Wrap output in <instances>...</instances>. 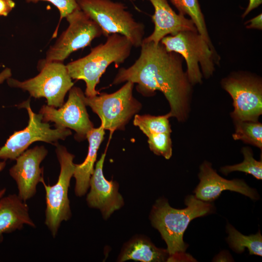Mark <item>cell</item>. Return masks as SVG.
<instances>
[{
  "instance_id": "obj_1",
  "label": "cell",
  "mask_w": 262,
  "mask_h": 262,
  "mask_svg": "<svg viewBox=\"0 0 262 262\" xmlns=\"http://www.w3.org/2000/svg\"><path fill=\"white\" fill-rule=\"evenodd\" d=\"M140 54L134 64L128 68L121 67L115 75L113 84L130 81L136 83V89L146 97L161 92L168 101L170 117L179 121L188 116L192 84L182 67V57L168 51L160 42H143Z\"/></svg>"
},
{
  "instance_id": "obj_2",
  "label": "cell",
  "mask_w": 262,
  "mask_h": 262,
  "mask_svg": "<svg viewBox=\"0 0 262 262\" xmlns=\"http://www.w3.org/2000/svg\"><path fill=\"white\" fill-rule=\"evenodd\" d=\"M132 47L126 36L111 34L104 43L92 49L87 55L67 64L68 73L72 79L85 82L86 97L99 95L96 88L107 68L112 63L116 67L123 63L130 55Z\"/></svg>"
},
{
  "instance_id": "obj_3",
  "label": "cell",
  "mask_w": 262,
  "mask_h": 262,
  "mask_svg": "<svg viewBox=\"0 0 262 262\" xmlns=\"http://www.w3.org/2000/svg\"><path fill=\"white\" fill-rule=\"evenodd\" d=\"M185 203L187 207L177 209L171 207L165 198H161L156 201L150 213L151 224L165 242L169 256L185 251L187 245L183 237L190 222L213 210L210 202L203 201L193 195L187 196Z\"/></svg>"
},
{
  "instance_id": "obj_4",
  "label": "cell",
  "mask_w": 262,
  "mask_h": 262,
  "mask_svg": "<svg viewBox=\"0 0 262 262\" xmlns=\"http://www.w3.org/2000/svg\"><path fill=\"white\" fill-rule=\"evenodd\" d=\"M160 42L167 51L176 52L184 59L186 72L192 85L201 83L203 75L205 78L210 77L219 60L212 44L198 32H180L164 37Z\"/></svg>"
},
{
  "instance_id": "obj_5",
  "label": "cell",
  "mask_w": 262,
  "mask_h": 262,
  "mask_svg": "<svg viewBox=\"0 0 262 262\" xmlns=\"http://www.w3.org/2000/svg\"><path fill=\"white\" fill-rule=\"evenodd\" d=\"M80 8L101 28L105 37L113 33L126 36L133 47H140L145 26L126 10V5L111 0H77Z\"/></svg>"
},
{
  "instance_id": "obj_6",
  "label": "cell",
  "mask_w": 262,
  "mask_h": 262,
  "mask_svg": "<svg viewBox=\"0 0 262 262\" xmlns=\"http://www.w3.org/2000/svg\"><path fill=\"white\" fill-rule=\"evenodd\" d=\"M56 147L55 152L60 166L58 180L52 185L47 184L44 180L42 181L46 192L45 224L54 238L61 223L71 217L68 192L75 167L73 163L74 155L64 146L58 144Z\"/></svg>"
},
{
  "instance_id": "obj_7",
  "label": "cell",
  "mask_w": 262,
  "mask_h": 262,
  "mask_svg": "<svg viewBox=\"0 0 262 262\" xmlns=\"http://www.w3.org/2000/svg\"><path fill=\"white\" fill-rule=\"evenodd\" d=\"M134 83L127 81L119 89L111 93L84 97L86 106H89L101 120L104 129L110 131V139L115 131L123 130L142 105L132 95Z\"/></svg>"
},
{
  "instance_id": "obj_8",
  "label": "cell",
  "mask_w": 262,
  "mask_h": 262,
  "mask_svg": "<svg viewBox=\"0 0 262 262\" xmlns=\"http://www.w3.org/2000/svg\"><path fill=\"white\" fill-rule=\"evenodd\" d=\"M38 66L40 73L35 77L22 82L9 78L8 85L27 91L34 98H45L48 106L61 107L74 85L66 65L60 61L40 62Z\"/></svg>"
},
{
  "instance_id": "obj_9",
  "label": "cell",
  "mask_w": 262,
  "mask_h": 262,
  "mask_svg": "<svg viewBox=\"0 0 262 262\" xmlns=\"http://www.w3.org/2000/svg\"><path fill=\"white\" fill-rule=\"evenodd\" d=\"M30 101L28 99L19 105L27 111L29 117L28 126L23 130L15 131L9 137L0 148V159L16 160L35 142L43 141L56 146L58 140H64L72 134L69 129H51L49 123L43 121L41 114H35L32 110Z\"/></svg>"
},
{
  "instance_id": "obj_10",
  "label": "cell",
  "mask_w": 262,
  "mask_h": 262,
  "mask_svg": "<svg viewBox=\"0 0 262 262\" xmlns=\"http://www.w3.org/2000/svg\"><path fill=\"white\" fill-rule=\"evenodd\" d=\"M66 18L68 28L49 48L46 58L41 62H63L71 53L89 46L93 39L102 35L99 26L80 8Z\"/></svg>"
},
{
  "instance_id": "obj_11",
  "label": "cell",
  "mask_w": 262,
  "mask_h": 262,
  "mask_svg": "<svg viewBox=\"0 0 262 262\" xmlns=\"http://www.w3.org/2000/svg\"><path fill=\"white\" fill-rule=\"evenodd\" d=\"M223 88L233 100L231 116L235 122L258 121L262 114V83L260 78L235 73L222 81Z\"/></svg>"
},
{
  "instance_id": "obj_12",
  "label": "cell",
  "mask_w": 262,
  "mask_h": 262,
  "mask_svg": "<svg viewBox=\"0 0 262 262\" xmlns=\"http://www.w3.org/2000/svg\"><path fill=\"white\" fill-rule=\"evenodd\" d=\"M69 91L66 102L59 109L45 105L39 113L42 115L43 121L54 122L56 128L72 129L76 132V139H84L94 128L86 111L85 96L78 87L73 86Z\"/></svg>"
},
{
  "instance_id": "obj_13",
  "label": "cell",
  "mask_w": 262,
  "mask_h": 262,
  "mask_svg": "<svg viewBox=\"0 0 262 262\" xmlns=\"http://www.w3.org/2000/svg\"><path fill=\"white\" fill-rule=\"evenodd\" d=\"M48 153L43 146L26 150L16 159V164L9 170L10 175L16 183L17 195L24 201L34 196L38 184L44 180L43 168L40 165Z\"/></svg>"
},
{
  "instance_id": "obj_14",
  "label": "cell",
  "mask_w": 262,
  "mask_h": 262,
  "mask_svg": "<svg viewBox=\"0 0 262 262\" xmlns=\"http://www.w3.org/2000/svg\"><path fill=\"white\" fill-rule=\"evenodd\" d=\"M106 151L97 162L89 181L90 190L86 197L89 207L99 209L104 219H108L113 212L124 205V200L118 193V184L107 180L103 173Z\"/></svg>"
},
{
  "instance_id": "obj_15",
  "label": "cell",
  "mask_w": 262,
  "mask_h": 262,
  "mask_svg": "<svg viewBox=\"0 0 262 262\" xmlns=\"http://www.w3.org/2000/svg\"><path fill=\"white\" fill-rule=\"evenodd\" d=\"M200 182L194 191L196 197L204 202H211L218 197L225 190L241 193L252 199L258 197L257 191L242 180H226L213 169L211 163L205 161L200 166Z\"/></svg>"
},
{
  "instance_id": "obj_16",
  "label": "cell",
  "mask_w": 262,
  "mask_h": 262,
  "mask_svg": "<svg viewBox=\"0 0 262 262\" xmlns=\"http://www.w3.org/2000/svg\"><path fill=\"white\" fill-rule=\"evenodd\" d=\"M148 0L154 9V14L151 16L154 29L150 35L144 38L143 42H152L158 44L163 38L168 34L173 35L186 31L197 32L193 21L186 18L181 14H177L167 0Z\"/></svg>"
},
{
  "instance_id": "obj_17",
  "label": "cell",
  "mask_w": 262,
  "mask_h": 262,
  "mask_svg": "<svg viewBox=\"0 0 262 262\" xmlns=\"http://www.w3.org/2000/svg\"><path fill=\"white\" fill-rule=\"evenodd\" d=\"M25 225L36 227L26 201L16 194L2 196L0 199V237L3 233L22 229Z\"/></svg>"
},
{
  "instance_id": "obj_18",
  "label": "cell",
  "mask_w": 262,
  "mask_h": 262,
  "mask_svg": "<svg viewBox=\"0 0 262 262\" xmlns=\"http://www.w3.org/2000/svg\"><path fill=\"white\" fill-rule=\"evenodd\" d=\"M105 130L100 125L93 128L86 135L89 142L87 156L81 164H75L73 177L75 179V193L78 196L84 195L89 188V181L94 170V164L97 159V152L104 139Z\"/></svg>"
},
{
  "instance_id": "obj_19",
  "label": "cell",
  "mask_w": 262,
  "mask_h": 262,
  "mask_svg": "<svg viewBox=\"0 0 262 262\" xmlns=\"http://www.w3.org/2000/svg\"><path fill=\"white\" fill-rule=\"evenodd\" d=\"M167 249L157 247L147 238L137 236L125 244L118 257V262L134 260L143 262L167 261Z\"/></svg>"
},
{
  "instance_id": "obj_20",
  "label": "cell",
  "mask_w": 262,
  "mask_h": 262,
  "mask_svg": "<svg viewBox=\"0 0 262 262\" xmlns=\"http://www.w3.org/2000/svg\"><path fill=\"white\" fill-rule=\"evenodd\" d=\"M227 240L230 247L237 253H242L246 248L250 255H262V237L260 232L249 236L244 235L232 226L228 224Z\"/></svg>"
},
{
  "instance_id": "obj_21",
  "label": "cell",
  "mask_w": 262,
  "mask_h": 262,
  "mask_svg": "<svg viewBox=\"0 0 262 262\" xmlns=\"http://www.w3.org/2000/svg\"><path fill=\"white\" fill-rule=\"evenodd\" d=\"M183 15H187L195 24L197 32L210 43H212L208 34L204 16L198 0H169Z\"/></svg>"
},
{
  "instance_id": "obj_22",
  "label": "cell",
  "mask_w": 262,
  "mask_h": 262,
  "mask_svg": "<svg viewBox=\"0 0 262 262\" xmlns=\"http://www.w3.org/2000/svg\"><path fill=\"white\" fill-rule=\"evenodd\" d=\"M170 117L168 113L158 116L136 114L133 123L147 136L154 133H171L172 130L168 119Z\"/></svg>"
},
{
  "instance_id": "obj_23",
  "label": "cell",
  "mask_w": 262,
  "mask_h": 262,
  "mask_svg": "<svg viewBox=\"0 0 262 262\" xmlns=\"http://www.w3.org/2000/svg\"><path fill=\"white\" fill-rule=\"evenodd\" d=\"M235 131L232 137L235 140H240L262 149V124L258 121L235 122Z\"/></svg>"
},
{
  "instance_id": "obj_24",
  "label": "cell",
  "mask_w": 262,
  "mask_h": 262,
  "mask_svg": "<svg viewBox=\"0 0 262 262\" xmlns=\"http://www.w3.org/2000/svg\"><path fill=\"white\" fill-rule=\"evenodd\" d=\"M242 152L244 160L241 163L233 165H227L221 168L220 171L225 175L233 171H241L253 176L258 180L262 179V161H257L253 157L251 149L248 147H244Z\"/></svg>"
},
{
  "instance_id": "obj_25",
  "label": "cell",
  "mask_w": 262,
  "mask_h": 262,
  "mask_svg": "<svg viewBox=\"0 0 262 262\" xmlns=\"http://www.w3.org/2000/svg\"><path fill=\"white\" fill-rule=\"evenodd\" d=\"M171 133H154L148 135L149 147L155 154L169 159L172 154Z\"/></svg>"
},
{
  "instance_id": "obj_26",
  "label": "cell",
  "mask_w": 262,
  "mask_h": 262,
  "mask_svg": "<svg viewBox=\"0 0 262 262\" xmlns=\"http://www.w3.org/2000/svg\"><path fill=\"white\" fill-rule=\"evenodd\" d=\"M27 2L47 1L52 3L59 11L61 19L79 8L77 0H25Z\"/></svg>"
},
{
  "instance_id": "obj_27",
  "label": "cell",
  "mask_w": 262,
  "mask_h": 262,
  "mask_svg": "<svg viewBox=\"0 0 262 262\" xmlns=\"http://www.w3.org/2000/svg\"><path fill=\"white\" fill-rule=\"evenodd\" d=\"M15 6L12 0H0V16H6Z\"/></svg>"
},
{
  "instance_id": "obj_28",
  "label": "cell",
  "mask_w": 262,
  "mask_h": 262,
  "mask_svg": "<svg viewBox=\"0 0 262 262\" xmlns=\"http://www.w3.org/2000/svg\"><path fill=\"white\" fill-rule=\"evenodd\" d=\"M167 262H176V261H195V260L189 254L185 252H180L174 255L169 256Z\"/></svg>"
},
{
  "instance_id": "obj_29",
  "label": "cell",
  "mask_w": 262,
  "mask_h": 262,
  "mask_svg": "<svg viewBox=\"0 0 262 262\" xmlns=\"http://www.w3.org/2000/svg\"><path fill=\"white\" fill-rule=\"evenodd\" d=\"M262 15L259 14L257 16L247 21L246 23H249V25L246 26L247 29H256L259 30L262 29Z\"/></svg>"
},
{
  "instance_id": "obj_30",
  "label": "cell",
  "mask_w": 262,
  "mask_h": 262,
  "mask_svg": "<svg viewBox=\"0 0 262 262\" xmlns=\"http://www.w3.org/2000/svg\"><path fill=\"white\" fill-rule=\"evenodd\" d=\"M262 3V0H249V3L245 11L243 14L242 17L244 18L248 15L252 10L257 8Z\"/></svg>"
},
{
  "instance_id": "obj_31",
  "label": "cell",
  "mask_w": 262,
  "mask_h": 262,
  "mask_svg": "<svg viewBox=\"0 0 262 262\" xmlns=\"http://www.w3.org/2000/svg\"><path fill=\"white\" fill-rule=\"evenodd\" d=\"M11 69L6 68L0 73V84L2 83L5 80L8 79L11 76Z\"/></svg>"
},
{
  "instance_id": "obj_32",
  "label": "cell",
  "mask_w": 262,
  "mask_h": 262,
  "mask_svg": "<svg viewBox=\"0 0 262 262\" xmlns=\"http://www.w3.org/2000/svg\"><path fill=\"white\" fill-rule=\"evenodd\" d=\"M6 165V162L4 160L2 162H0V172L4 169Z\"/></svg>"
},
{
  "instance_id": "obj_33",
  "label": "cell",
  "mask_w": 262,
  "mask_h": 262,
  "mask_svg": "<svg viewBox=\"0 0 262 262\" xmlns=\"http://www.w3.org/2000/svg\"><path fill=\"white\" fill-rule=\"evenodd\" d=\"M6 191V188H3L0 190V199L3 196L4 194Z\"/></svg>"
},
{
  "instance_id": "obj_34",
  "label": "cell",
  "mask_w": 262,
  "mask_h": 262,
  "mask_svg": "<svg viewBox=\"0 0 262 262\" xmlns=\"http://www.w3.org/2000/svg\"><path fill=\"white\" fill-rule=\"evenodd\" d=\"M131 0V1H134V0Z\"/></svg>"
},
{
  "instance_id": "obj_35",
  "label": "cell",
  "mask_w": 262,
  "mask_h": 262,
  "mask_svg": "<svg viewBox=\"0 0 262 262\" xmlns=\"http://www.w3.org/2000/svg\"><path fill=\"white\" fill-rule=\"evenodd\" d=\"M0 66H1V65H0Z\"/></svg>"
}]
</instances>
